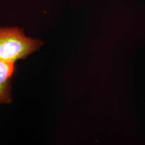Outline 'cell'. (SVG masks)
<instances>
[{
	"mask_svg": "<svg viewBox=\"0 0 145 145\" xmlns=\"http://www.w3.org/2000/svg\"><path fill=\"white\" fill-rule=\"evenodd\" d=\"M42 42L28 37L18 27L0 28V60L15 62L37 50Z\"/></svg>",
	"mask_w": 145,
	"mask_h": 145,
	"instance_id": "obj_1",
	"label": "cell"
},
{
	"mask_svg": "<svg viewBox=\"0 0 145 145\" xmlns=\"http://www.w3.org/2000/svg\"><path fill=\"white\" fill-rule=\"evenodd\" d=\"M15 71V62L0 60V104L10 103L11 80Z\"/></svg>",
	"mask_w": 145,
	"mask_h": 145,
	"instance_id": "obj_2",
	"label": "cell"
}]
</instances>
